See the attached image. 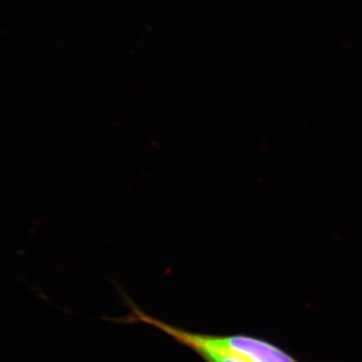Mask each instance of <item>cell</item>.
I'll return each mask as SVG.
<instances>
[{
    "instance_id": "cell-1",
    "label": "cell",
    "mask_w": 362,
    "mask_h": 362,
    "mask_svg": "<svg viewBox=\"0 0 362 362\" xmlns=\"http://www.w3.org/2000/svg\"><path fill=\"white\" fill-rule=\"evenodd\" d=\"M125 301L129 308V314L122 318L116 319L118 322L142 323L152 326L173 338L178 344L192 350L204 362H250L244 357L216 346L209 341L206 333L192 332L183 329L145 313L128 297H125Z\"/></svg>"
},
{
    "instance_id": "cell-2",
    "label": "cell",
    "mask_w": 362,
    "mask_h": 362,
    "mask_svg": "<svg viewBox=\"0 0 362 362\" xmlns=\"http://www.w3.org/2000/svg\"><path fill=\"white\" fill-rule=\"evenodd\" d=\"M209 341L221 349L244 357L250 362H301L277 345L247 334H207Z\"/></svg>"
}]
</instances>
